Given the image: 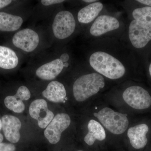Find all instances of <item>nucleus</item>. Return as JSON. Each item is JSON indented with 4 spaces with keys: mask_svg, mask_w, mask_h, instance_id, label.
<instances>
[{
    "mask_svg": "<svg viewBox=\"0 0 151 151\" xmlns=\"http://www.w3.org/2000/svg\"><path fill=\"white\" fill-rule=\"evenodd\" d=\"M103 8L100 2H94L86 6L79 10L77 14L78 21L82 24L89 23L96 18Z\"/></svg>",
    "mask_w": 151,
    "mask_h": 151,
    "instance_id": "nucleus-17",
    "label": "nucleus"
},
{
    "mask_svg": "<svg viewBox=\"0 0 151 151\" xmlns=\"http://www.w3.org/2000/svg\"><path fill=\"white\" fill-rule=\"evenodd\" d=\"M88 132L84 138V141L89 147L94 145L96 141L102 142L106 139L104 127L99 122L92 119L87 125Z\"/></svg>",
    "mask_w": 151,
    "mask_h": 151,
    "instance_id": "nucleus-15",
    "label": "nucleus"
},
{
    "mask_svg": "<svg viewBox=\"0 0 151 151\" xmlns=\"http://www.w3.org/2000/svg\"><path fill=\"white\" fill-rule=\"evenodd\" d=\"M71 120L66 113H59L56 115L45 130V137L51 144L59 142L62 132L70 126Z\"/></svg>",
    "mask_w": 151,
    "mask_h": 151,
    "instance_id": "nucleus-9",
    "label": "nucleus"
},
{
    "mask_svg": "<svg viewBox=\"0 0 151 151\" xmlns=\"http://www.w3.org/2000/svg\"><path fill=\"white\" fill-rule=\"evenodd\" d=\"M105 86V79L99 73H93L82 75L73 84V96L78 102H83L97 94Z\"/></svg>",
    "mask_w": 151,
    "mask_h": 151,
    "instance_id": "nucleus-2",
    "label": "nucleus"
},
{
    "mask_svg": "<svg viewBox=\"0 0 151 151\" xmlns=\"http://www.w3.org/2000/svg\"><path fill=\"white\" fill-rule=\"evenodd\" d=\"M76 22L73 14L68 11L57 13L52 22V29L55 37L58 40L69 37L74 32Z\"/></svg>",
    "mask_w": 151,
    "mask_h": 151,
    "instance_id": "nucleus-5",
    "label": "nucleus"
},
{
    "mask_svg": "<svg viewBox=\"0 0 151 151\" xmlns=\"http://www.w3.org/2000/svg\"><path fill=\"white\" fill-rule=\"evenodd\" d=\"M68 60L67 54L61 55L59 58L44 63L36 70L35 74L39 78L50 81L54 79L62 72Z\"/></svg>",
    "mask_w": 151,
    "mask_h": 151,
    "instance_id": "nucleus-8",
    "label": "nucleus"
},
{
    "mask_svg": "<svg viewBox=\"0 0 151 151\" xmlns=\"http://www.w3.org/2000/svg\"><path fill=\"white\" fill-rule=\"evenodd\" d=\"M44 97L54 103H65L66 91L63 84L59 81L50 82L42 92Z\"/></svg>",
    "mask_w": 151,
    "mask_h": 151,
    "instance_id": "nucleus-14",
    "label": "nucleus"
},
{
    "mask_svg": "<svg viewBox=\"0 0 151 151\" xmlns=\"http://www.w3.org/2000/svg\"><path fill=\"white\" fill-rule=\"evenodd\" d=\"M12 43L17 48L26 52L34 51L40 43L38 33L30 28H25L16 33L12 38Z\"/></svg>",
    "mask_w": 151,
    "mask_h": 151,
    "instance_id": "nucleus-7",
    "label": "nucleus"
},
{
    "mask_svg": "<svg viewBox=\"0 0 151 151\" xmlns=\"http://www.w3.org/2000/svg\"><path fill=\"white\" fill-rule=\"evenodd\" d=\"M15 95L22 101H27L30 98L31 93L27 87L22 86L19 87Z\"/></svg>",
    "mask_w": 151,
    "mask_h": 151,
    "instance_id": "nucleus-21",
    "label": "nucleus"
},
{
    "mask_svg": "<svg viewBox=\"0 0 151 151\" xmlns=\"http://www.w3.org/2000/svg\"><path fill=\"white\" fill-rule=\"evenodd\" d=\"M64 1H65L63 0H42L41 1V3L44 6H49L61 4Z\"/></svg>",
    "mask_w": 151,
    "mask_h": 151,
    "instance_id": "nucleus-23",
    "label": "nucleus"
},
{
    "mask_svg": "<svg viewBox=\"0 0 151 151\" xmlns=\"http://www.w3.org/2000/svg\"><path fill=\"white\" fill-rule=\"evenodd\" d=\"M83 1L86 3H94V2L97 1L96 0H84V1Z\"/></svg>",
    "mask_w": 151,
    "mask_h": 151,
    "instance_id": "nucleus-27",
    "label": "nucleus"
},
{
    "mask_svg": "<svg viewBox=\"0 0 151 151\" xmlns=\"http://www.w3.org/2000/svg\"><path fill=\"white\" fill-rule=\"evenodd\" d=\"M123 98L127 105L136 111L151 110V94L142 86L134 85L128 87L123 93Z\"/></svg>",
    "mask_w": 151,
    "mask_h": 151,
    "instance_id": "nucleus-4",
    "label": "nucleus"
},
{
    "mask_svg": "<svg viewBox=\"0 0 151 151\" xmlns=\"http://www.w3.org/2000/svg\"><path fill=\"white\" fill-rule=\"evenodd\" d=\"M19 59L12 49L0 45V68L5 69L15 68L18 65Z\"/></svg>",
    "mask_w": 151,
    "mask_h": 151,
    "instance_id": "nucleus-18",
    "label": "nucleus"
},
{
    "mask_svg": "<svg viewBox=\"0 0 151 151\" xmlns=\"http://www.w3.org/2000/svg\"><path fill=\"white\" fill-rule=\"evenodd\" d=\"M23 22L19 16L0 12V31H16L21 27Z\"/></svg>",
    "mask_w": 151,
    "mask_h": 151,
    "instance_id": "nucleus-16",
    "label": "nucleus"
},
{
    "mask_svg": "<svg viewBox=\"0 0 151 151\" xmlns=\"http://www.w3.org/2000/svg\"><path fill=\"white\" fill-rule=\"evenodd\" d=\"M132 15L134 19L151 28V7L145 6L135 9L132 12Z\"/></svg>",
    "mask_w": 151,
    "mask_h": 151,
    "instance_id": "nucleus-19",
    "label": "nucleus"
},
{
    "mask_svg": "<svg viewBox=\"0 0 151 151\" xmlns=\"http://www.w3.org/2000/svg\"><path fill=\"white\" fill-rule=\"evenodd\" d=\"M120 23L117 19L109 15H101L97 18L90 28V33L94 36H100L118 29Z\"/></svg>",
    "mask_w": 151,
    "mask_h": 151,
    "instance_id": "nucleus-13",
    "label": "nucleus"
},
{
    "mask_svg": "<svg viewBox=\"0 0 151 151\" xmlns=\"http://www.w3.org/2000/svg\"><path fill=\"white\" fill-rule=\"evenodd\" d=\"M16 147L12 144L0 143V151H15Z\"/></svg>",
    "mask_w": 151,
    "mask_h": 151,
    "instance_id": "nucleus-22",
    "label": "nucleus"
},
{
    "mask_svg": "<svg viewBox=\"0 0 151 151\" xmlns=\"http://www.w3.org/2000/svg\"><path fill=\"white\" fill-rule=\"evenodd\" d=\"M2 129V121L1 119H0V131ZM4 139V137L0 133V143H1Z\"/></svg>",
    "mask_w": 151,
    "mask_h": 151,
    "instance_id": "nucleus-26",
    "label": "nucleus"
},
{
    "mask_svg": "<svg viewBox=\"0 0 151 151\" xmlns=\"http://www.w3.org/2000/svg\"><path fill=\"white\" fill-rule=\"evenodd\" d=\"M4 102L6 107L14 113H22L24 111V103L15 95L7 96Z\"/></svg>",
    "mask_w": 151,
    "mask_h": 151,
    "instance_id": "nucleus-20",
    "label": "nucleus"
},
{
    "mask_svg": "<svg viewBox=\"0 0 151 151\" xmlns=\"http://www.w3.org/2000/svg\"><path fill=\"white\" fill-rule=\"evenodd\" d=\"M130 145L135 151H140L148 145L151 134V122H142L130 127L127 131Z\"/></svg>",
    "mask_w": 151,
    "mask_h": 151,
    "instance_id": "nucleus-6",
    "label": "nucleus"
},
{
    "mask_svg": "<svg viewBox=\"0 0 151 151\" xmlns=\"http://www.w3.org/2000/svg\"><path fill=\"white\" fill-rule=\"evenodd\" d=\"M30 115L37 120L38 125L41 129H45L54 118V114L48 109L47 102L43 99L33 101L29 108Z\"/></svg>",
    "mask_w": 151,
    "mask_h": 151,
    "instance_id": "nucleus-11",
    "label": "nucleus"
},
{
    "mask_svg": "<svg viewBox=\"0 0 151 151\" xmlns=\"http://www.w3.org/2000/svg\"><path fill=\"white\" fill-rule=\"evenodd\" d=\"M94 116L105 129L115 135L124 133L129 124L127 114L116 112L109 107L102 108Z\"/></svg>",
    "mask_w": 151,
    "mask_h": 151,
    "instance_id": "nucleus-3",
    "label": "nucleus"
},
{
    "mask_svg": "<svg viewBox=\"0 0 151 151\" xmlns=\"http://www.w3.org/2000/svg\"><path fill=\"white\" fill-rule=\"evenodd\" d=\"M149 73H150V76L151 78V63L150 65V67H149Z\"/></svg>",
    "mask_w": 151,
    "mask_h": 151,
    "instance_id": "nucleus-28",
    "label": "nucleus"
},
{
    "mask_svg": "<svg viewBox=\"0 0 151 151\" xmlns=\"http://www.w3.org/2000/svg\"><path fill=\"white\" fill-rule=\"evenodd\" d=\"M89 63L98 73L109 79H119L126 73V68L121 61L104 52H96L91 55Z\"/></svg>",
    "mask_w": 151,
    "mask_h": 151,
    "instance_id": "nucleus-1",
    "label": "nucleus"
},
{
    "mask_svg": "<svg viewBox=\"0 0 151 151\" xmlns=\"http://www.w3.org/2000/svg\"><path fill=\"white\" fill-rule=\"evenodd\" d=\"M76 151H84V150H77Z\"/></svg>",
    "mask_w": 151,
    "mask_h": 151,
    "instance_id": "nucleus-29",
    "label": "nucleus"
},
{
    "mask_svg": "<svg viewBox=\"0 0 151 151\" xmlns=\"http://www.w3.org/2000/svg\"><path fill=\"white\" fill-rule=\"evenodd\" d=\"M129 35L133 46L137 48H142L151 40V28L134 19L131 22L129 27Z\"/></svg>",
    "mask_w": 151,
    "mask_h": 151,
    "instance_id": "nucleus-10",
    "label": "nucleus"
},
{
    "mask_svg": "<svg viewBox=\"0 0 151 151\" xmlns=\"http://www.w3.org/2000/svg\"><path fill=\"white\" fill-rule=\"evenodd\" d=\"M137 1L138 2L140 3L143 4L151 7V0H138Z\"/></svg>",
    "mask_w": 151,
    "mask_h": 151,
    "instance_id": "nucleus-25",
    "label": "nucleus"
},
{
    "mask_svg": "<svg viewBox=\"0 0 151 151\" xmlns=\"http://www.w3.org/2000/svg\"><path fill=\"white\" fill-rule=\"evenodd\" d=\"M2 128L5 137L12 143H16L20 139L19 131L22 127L19 119L15 116L6 115L2 117Z\"/></svg>",
    "mask_w": 151,
    "mask_h": 151,
    "instance_id": "nucleus-12",
    "label": "nucleus"
},
{
    "mask_svg": "<svg viewBox=\"0 0 151 151\" xmlns=\"http://www.w3.org/2000/svg\"><path fill=\"white\" fill-rule=\"evenodd\" d=\"M12 1L11 0H0V9L9 5Z\"/></svg>",
    "mask_w": 151,
    "mask_h": 151,
    "instance_id": "nucleus-24",
    "label": "nucleus"
}]
</instances>
